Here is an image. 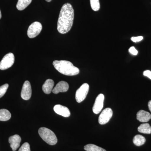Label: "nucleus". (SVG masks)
Returning a JSON list of instances; mask_svg holds the SVG:
<instances>
[{"mask_svg": "<svg viewBox=\"0 0 151 151\" xmlns=\"http://www.w3.org/2000/svg\"><path fill=\"white\" fill-rule=\"evenodd\" d=\"M74 10L69 3L62 6L58 21L57 29L60 34L67 33L71 29L74 20Z\"/></svg>", "mask_w": 151, "mask_h": 151, "instance_id": "obj_1", "label": "nucleus"}, {"mask_svg": "<svg viewBox=\"0 0 151 151\" xmlns=\"http://www.w3.org/2000/svg\"><path fill=\"white\" fill-rule=\"evenodd\" d=\"M53 65L58 72L63 75L72 76L77 75L80 71L78 68L67 60H55Z\"/></svg>", "mask_w": 151, "mask_h": 151, "instance_id": "obj_2", "label": "nucleus"}, {"mask_svg": "<svg viewBox=\"0 0 151 151\" xmlns=\"http://www.w3.org/2000/svg\"><path fill=\"white\" fill-rule=\"evenodd\" d=\"M38 133L41 138L48 145H54L57 143V138L55 134L49 129L41 127L39 129Z\"/></svg>", "mask_w": 151, "mask_h": 151, "instance_id": "obj_3", "label": "nucleus"}, {"mask_svg": "<svg viewBox=\"0 0 151 151\" xmlns=\"http://www.w3.org/2000/svg\"><path fill=\"white\" fill-rule=\"evenodd\" d=\"M89 84L84 83L77 89L75 95L76 100L77 103H81L85 100L89 92Z\"/></svg>", "mask_w": 151, "mask_h": 151, "instance_id": "obj_4", "label": "nucleus"}, {"mask_svg": "<svg viewBox=\"0 0 151 151\" xmlns=\"http://www.w3.org/2000/svg\"><path fill=\"white\" fill-rule=\"evenodd\" d=\"M15 57L13 53L9 52L6 55L0 62V69L6 70L12 67L14 62Z\"/></svg>", "mask_w": 151, "mask_h": 151, "instance_id": "obj_5", "label": "nucleus"}, {"mask_svg": "<svg viewBox=\"0 0 151 151\" xmlns=\"http://www.w3.org/2000/svg\"><path fill=\"white\" fill-rule=\"evenodd\" d=\"M42 25L39 22H35L29 26L27 30V35L30 38H33L40 33L42 29Z\"/></svg>", "mask_w": 151, "mask_h": 151, "instance_id": "obj_6", "label": "nucleus"}, {"mask_svg": "<svg viewBox=\"0 0 151 151\" xmlns=\"http://www.w3.org/2000/svg\"><path fill=\"white\" fill-rule=\"evenodd\" d=\"M113 112L111 108L104 109L100 114L98 119V122L101 125H104L108 123L112 118Z\"/></svg>", "mask_w": 151, "mask_h": 151, "instance_id": "obj_7", "label": "nucleus"}, {"mask_svg": "<svg viewBox=\"0 0 151 151\" xmlns=\"http://www.w3.org/2000/svg\"><path fill=\"white\" fill-rule=\"evenodd\" d=\"M105 96L103 94H99L96 97L92 108L93 113L98 114L101 112L103 108Z\"/></svg>", "mask_w": 151, "mask_h": 151, "instance_id": "obj_8", "label": "nucleus"}, {"mask_svg": "<svg viewBox=\"0 0 151 151\" xmlns=\"http://www.w3.org/2000/svg\"><path fill=\"white\" fill-rule=\"evenodd\" d=\"M31 95L32 88L30 83L28 81H26L23 85L21 96L23 100H27L31 98Z\"/></svg>", "mask_w": 151, "mask_h": 151, "instance_id": "obj_9", "label": "nucleus"}, {"mask_svg": "<svg viewBox=\"0 0 151 151\" xmlns=\"http://www.w3.org/2000/svg\"><path fill=\"white\" fill-rule=\"evenodd\" d=\"M21 138L18 135H14L9 138V142L10 144V147L13 151H16L20 146Z\"/></svg>", "mask_w": 151, "mask_h": 151, "instance_id": "obj_10", "label": "nucleus"}, {"mask_svg": "<svg viewBox=\"0 0 151 151\" xmlns=\"http://www.w3.org/2000/svg\"><path fill=\"white\" fill-rule=\"evenodd\" d=\"M53 109L57 114L63 117H68L70 116V111L68 108L65 106L60 105H57L54 106Z\"/></svg>", "mask_w": 151, "mask_h": 151, "instance_id": "obj_11", "label": "nucleus"}, {"mask_svg": "<svg viewBox=\"0 0 151 151\" xmlns=\"http://www.w3.org/2000/svg\"><path fill=\"white\" fill-rule=\"evenodd\" d=\"M69 89V85L65 81H60L58 82L56 86L52 89V92L55 94H58L59 92H67Z\"/></svg>", "mask_w": 151, "mask_h": 151, "instance_id": "obj_12", "label": "nucleus"}, {"mask_svg": "<svg viewBox=\"0 0 151 151\" xmlns=\"http://www.w3.org/2000/svg\"><path fill=\"white\" fill-rule=\"evenodd\" d=\"M137 119L139 122H147L151 119L150 113L144 110H140L137 113Z\"/></svg>", "mask_w": 151, "mask_h": 151, "instance_id": "obj_13", "label": "nucleus"}, {"mask_svg": "<svg viewBox=\"0 0 151 151\" xmlns=\"http://www.w3.org/2000/svg\"><path fill=\"white\" fill-rule=\"evenodd\" d=\"M54 85V82L51 79H48L45 81L42 85V89L43 92L46 94H50L53 89Z\"/></svg>", "mask_w": 151, "mask_h": 151, "instance_id": "obj_14", "label": "nucleus"}, {"mask_svg": "<svg viewBox=\"0 0 151 151\" xmlns=\"http://www.w3.org/2000/svg\"><path fill=\"white\" fill-rule=\"evenodd\" d=\"M32 0H18L17 5L18 10L22 11L24 10L29 5Z\"/></svg>", "mask_w": 151, "mask_h": 151, "instance_id": "obj_15", "label": "nucleus"}, {"mask_svg": "<svg viewBox=\"0 0 151 151\" xmlns=\"http://www.w3.org/2000/svg\"><path fill=\"white\" fill-rule=\"evenodd\" d=\"M10 112L6 109H3L0 110V121L6 122L11 119Z\"/></svg>", "mask_w": 151, "mask_h": 151, "instance_id": "obj_16", "label": "nucleus"}, {"mask_svg": "<svg viewBox=\"0 0 151 151\" xmlns=\"http://www.w3.org/2000/svg\"><path fill=\"white\" fill-rule=\"evenodd\" d=\"M138 131L139 132L143 134H151V127L149 124H143L138 128Z\"/></svg>", "mask_w": 151, "mask_h": 151, "instance_id": "obj_17", "label": "nucleus"}, {"mask_svg": "<svg viewBox=\"0 0 151 151\" xmlns=\"http://www.w3.org/2000/svg\"><path fill=\"white\" fill-rule=\"evenodd\" d=\"M145 142V138L141 135H136L133 139V143L135 145L138 147L143 145Z\"/></svg>", "mask_w": 151, "mask_h": 151, "instance_id": "obj_18", "label": "nucleus"}, {"mask_svg": "<svg viewBox=\"0 0 151 151\" xmlns=\"http://www.w3.org/2000/svg\"><path fill=\"white\" fill-rule=\"evenodd\" d=\"M84 150L86 151H106L105 149L93 144H88L84 146Z\"/></svg>", "mask_w": 151, "mask_h": 151, "instance_id": "obj_19", "label": "nucleus"}, {"mask_svg": "<svg viewBox=\"0 0 151 151\" xmlns=\"http://www.w3.org/2000/svg\"><path fill=\"white\" fill-rule=\"evenodd\" d=\"M91 8L93 11H98L100 9L99 0H90Z\"/></svg>", "mask_w": 151, "mask_h": 151, "instance_id": "obj_20", "label": "nucleus"}, {"mask_svg": "<svg viewBox=\"0 0 151 151\" xmlns=\"http://www.w3.org/2000/svg\"><path fill=\"white\" fill-rule=\"evenodd\" d=\"M9 86L8 84H6L0 86V98L2 97L5 94Z\"/></svg>", "mask_w": 151, "mask_h": 151, "instance_id": "obj_21", "label": "nucleus"}, {"mask_svg": "<svg viewBox=\"0 0 151 151\" xmlns=\"http://www.w3.org/2000/svg\"><path fill=\"white\" fill-rule=\"evenodd\" d=\"M19 151H31L29 144L27 142L24 143L19 149Z\"/></svg>", "mask_w": 151, "mask_h": 151, "instance_id": "obj_22", "label": "nucleus"}, {"mask_svg": "<svg viewBox=\"0 0 151 151\" xmlns=\"http://www.w3.org/2000/svg\"><path fill=\"white\" fill-rule=\"evenodd\" d=\"M129 52L131 54L133 55H136L138 54V52L137 50L134 47H131L129 49Z\"/></svg>", "mask_w": 151, "mask_h": 151, "instance_id": "obj_23", "label": "nucleus"}, {"mask_svg": "<svg viewBox=\"0 0 151 151\" xmlns=\"http://www.w3.org/2000/svg\"><path fill=\"white\" fill-rule=\"evenodd\" d=\"M143 39L142 36L133 37L131 38V40L134 42H139Z\"/></svg>", "mask_w": 151, "mask_h": 151, "instance_id": "obj_24", "label": "nucleus"}, {"mask_svg": "<svg viewBox=\"0 0 151 151\" xmlns=\"http://www.w3.org/2000/svg\"><path fill=\"white\" fill-rule=\"evenodd\" d=\"M143 75L145 76H147L149 78L151 79V71L149 70H146L144 71Z\"/></svg>", "mask_w": 151, "mask_h": 151, "instance_id": "obj_25", "label": "nucleus"}, {"mask_svg": "<svg viewBox=\"0 0 151 151\" xmlns=\"http://www.w3.org/2000/svg\"><path fill=\"white\" fill-rule=\"evenodd\" d=\"M148 106L149 110H150L151 112V100H150V101H149L148 104Z\"/></svg>", "mask_w": 151, "mask_h": 151, "instance_id": "obj_26", "label": "nucleus"}, {"mask_svg": "<svg viewBox=\"0 0 151 151\" xmlns=\"http://www.w3.org/2000/svg\"><path fill=\"white\" fill-rule=\"evenodd\" d=\"M1 17H2L1 13V10H0V19H1Z\"/></svg>", "mask_w": 151, "mask_h": 151, "instance_id": "obj_27", "label": "nucleus"}, {"mask_svg": "<svg viewBox=\"0 0 151 151\" xmlns=\"http://www.w3.org/2000/svg\"><path fill=\"white\" fill-rule=\"evenodd\" d=\"M45 1H46L48 2H50L52 0H45Z\"/></svg>", "mask_w": 151, "mask_h": 151, "instance_id": "obj_28", "label": "nucleus"}]
</instances>
